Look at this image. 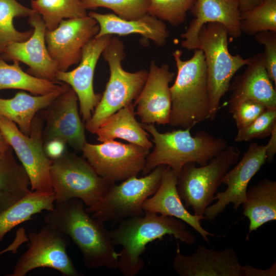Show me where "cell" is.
<instances>
[{
	"instance_id": "obj_1",
	"label": "cell",
	"mask_w": 276,
	"mask_h": 276,
	"mask_svg": "<svg viewBox=\"0 0 276 276\" xmlns=\"http://www.w3.org/2000/svg\"><path fill=\"white\" fill-rule=\"evenodd\" d=\"M43 222L70 238L81 252L85 265L90 269L118 268L119 254L104 222L93 217L80 199L55 203Z\"/></svg>"
},
{
	"instance_id": "obj_2",
	"label": "cell",
	"mask_w": 276,
	"mask_h": 276,
	"mask_svg": "<svg viewBox=\"0 0 276 276\" xmlns=\"http://www.w3.org/2000/svg\"><path fill=\"white\" fill-rule=\"evenodd\" d=\"M118 223L109 234L114 246L122 247L118 253V268L124 276H135L143 269L141 255L147 244L155 240H162L168 235L189 245L196 241L195 236L187 229L185 224L173 217L144 213Z\"/></svg>"
},
{
	"instance_id": "obj_3",
	"label": "cell",
	"mask_w": 276,
	"mask_h": 276,
	"mask_svg": "<svg viewBox=\"0 0 276 276\" xmlns=\"http://www.w3.org/2000/svg\"><path fill=\"white\" fill-rule=\"evenodd\" d=\"M141 125L152 135L154 145L153 151L147 156L142 171L144 175L158 166L166 165L178 177L186 164L205 165L228 146L224 138L204 130L192 136L191 128L161 133L153 124L141 123Z\"/></svg>"
},
{
	"instance_id": "obj_4",
	"label": "cell",
	"mask_w": 276,
	"mask_h": 276,
	"mask_svg": "<svg viewBox=\"0 0 276 276\" xmlns=\"http://www.w3.org/2000/svg\"><path fill=\"white\" fill-rule=\"evenodd\" d=\"M173 56L177 67L174 83L170 87L171 126L192 128L210 116L208 73L202 50H194L188 60L181 59L182 51L176 50Z\"/></svg>"
},
{
	"instance_id": "obj_5",
	"label": "cell",
	"mask_w": 276,
	"mask_h": 276,
	"mask_svg": "<svg viewBox=\"0 0 276 276\" xmlns=\"http://www.w3.org/2000/svg\"><path fill=\"white\" fill-rule=\"evenodd\" d=\"M124 49L123 42L117 37L112 36L102 53L109 66L110 76L91 118L84 125L85 129L92 134L110 116L133 103L146 82L148 71L129 72L123 68L122 63L126 56Z\"/></svg>"
},
{
	"instance_id": "obj_6",
	"label": "cell",
	"mask_w": 276,
	"mask_h": 276,
	"mask_svg": "<svg viewBox=\"0 0 276 276\" xmlns=\"http://www.w3.org/2000/svg\"><path fill=\"white\" fill-rule=\"evenodd\" d=\"M228 36L225 27L218 22L203 25L198 35V49L202 51L206 66L210 120L215 118L220 109V101L229 90L232 79L249 61V58L244 59L240 55H233L229 53Z\"/></svg>"
},
{
	"instance_id": "obj_7",
	"label": "cell",
	"mask_w": 276,
	"mask_h": 276,
	"mask_svg": "<svg viewBox=\"0 0 276 276\" xmlns=\"http://www.w3.org/2000/svg\"><path fill=\"white\" fill-rule=\"evenodd\" d=\"M50 176L55 202L77 198L87 207L98 202L114 184L99 176L83 157L67 150L52 160Z\"/></svg>"
},
{
	"instance_id": "obj_8",
	"label": "cell",
	"mask_w": 276,
	"mask_h": 276,
	"mask_svg": "<svg viewBox=\"0 0 276 276\" xmlns=\"http://www.w3.org/2000/svg\"><path fill=\"white\" fill-rule=\"evenodd\" d=\"M240 153L239 148L228 145L205 165L198 167L194 163L184 165L178 177L177 190L185 208L191 206L194 215L204 217L206 208L215 200L222 178L238 162Z\"/></svg>"
},
{
	"instance_id": "obj_9",
	"label": "cell",
	"mask_w": 276,
	"mask_h": 276,
	"mask_svg": "<svg viewBox=\"0 0 276 276\" xmlns=\"http://www.w3.org/2000/svg\"><path fill=\"white\" fill-rule=\"evenodd\" d=\"M167 166L159 165L144 176H132L117 185L93 205L85 208L103 222L119 223L127 218L143 216V205L158 189Z\"/></svg>"
},
{
	"instance_id": "obj_10",
	"label": "cell",
	"mask_w": 276,
	"mask_h": 276,
	"mask_svg": "<svg viewBox=\"0 0 276 276\" xmlns=\"http://www.w3.org/2000/svg\"><path fill=\"white\" fill-rule=\"evenodd\" d=\"M43 124L38 113L27 136L15 123L0 115V130L27 173L31 191L54 193L50 176L52 160L44 152L42 139Z\"/></svg>"
},
{
	"instance_id": "obj_11",
	"label": "cell",
	"mask_w": 276,
	"mask_h": 276,
	"mask_svg": "<svg viewBox=\"0 0 276 276\" xmlns=\"http://www.w3.org/2000/svg\"><path fill=\"white\" fill-rule=\"evenodd\" d=\"M28 249L19 257L9 276H25L34 269L47 267L64 276H82L66 251L68 237L45 224L37 232L28 235Z\"/></svg>"
},
{
	"instance_id": "obj_12",
	"label": "cell",
	"mask_w": 276,
	"mask_h": 276,
	"mask_svg": "<svg viewBox=\"0 0 276 276\" xmlns=\"http://www.w3.org/2000/svg\"><path fill=\"white\" fill-rule=\"evenodd\" d=\"M83 157L101 177L111 183L136 176L142 171L150 149L110 140L99 144L86 143Z\"/></svg>"
},
{
	"instance_id": "obj_13",
	"label": "cell",
	"mask_w": 276,
	"mask_h": 276,
	"mask_svg": "<svg viewBox=\"0 0 276 276\" xmlns=\"http://www.w3.org/2000/svg\"><path fill=\"white\" fill-rule=\"evenodd\" d=\"M98 24L91 17L62 20L55 29L45 32L48 51L59 71L78 64L86 44L98 34Z\"/></svg>"
},
{
	"instance_id": "obj_14",
	"label": "cell",
	"mask_w": 276,
	"mask_h": 276,
	"mask_svg": "<svg viewBox=\"0 0 276 276\" xmlns=\"http://www.w3.org/2000/svg\"><path fill=\"white\" fill-rule=\"evenodd\" d=\"M78 99L70 86L48 106L40 111L43 123V144L54 139L65 141L75 151H82L87 143L85 125L81 120Z\"/></svg>"
},
{
	"instance_id": "obj_15",
	"label": "cell",
	"mask_w": 276,
	"mask_h": 276,
	"mask_svg": "<svg viewBox=\"0 0 276 276\" xmlns=\"http://www.w3.org/2000/svg\"><path fill=\"white\" fill-rule=\"evenodd\" d=\"M265 163V146L251 143L241 159L222 178V184L226 185L227 188L216 193L214 200L218 201L206 208L204 215L206 219L214 220L231 203L237 211L246 200L249 181Z\"/></svg>"
},
{
	"instance_id": "obj_16",
	"label": "cell",
	"mask_w": 276,
	"mask_h": 276,
	"mask_svg": "<svg viewBox=\"0 0 276 276\" xmlns=\"http://www.w3.org/2000/svg\"><path fill=\"white\" fill-rule=\"evenodd\" d=\"M112 36L92 38L84 47L78 66L70 71H58L56 81L68 84L76 94L84 122L91 117L101 96L95 93L94 77L97 62Z\"/></svg>"
},
{
	"instance_id": "obj_17",
	"label": "cell",
	"mask_w": 276,
	"mask_h": 276,
	"mask_svg": "<svg viewBox=\"0 0 276 276\" xmlns=\"http://www.w3.org/2000/svg\"><path fill=\"white\" fill-rule=\"evenodd\" d=\"M28 22L33 27L31 37L24 41L9 43L0 58L26 64L29 67L27 73L33 76L57 81L56 75L59 71L47 49L45 25L41 15L35 12L29 16Z\"/></svg>"
},
{
	"instance_id": "obj_18",
	"label": "cell",
	"mask_w": 276,
	"mask_h": 276,
	"mask_svg": "<svg viewBox=\"0 0 276 276\" xmlns=\"http://www.w3.org/2000/svg\"><path fill=\"white\" fill-rule=\"evenodd\" d=\"M174 74L167 64L158 66L151 62L146 82L134 101L135 114L142 123L165 125L169 123L171 108L170 83Z\"/></svg>"
},
{
	"instance_id": "obj_19",
	"label": "cell",
	"mask_w": 276,
	"mask_h": 276,
	"mask_svg": "<svg viewBox=\"0 0 276 276\" xmlns=\"http://www.w3.org/2000/svg\"><path fill=\"white\" fill-rule=\"evenodd\" d=\"M190 11L195 18L180 35L183 39L182 47L189 51L198 49L199 31L208 23L223 25L228 36L233 38H237L242 34L240 0H196Z\"/></svg>"
},
{
	"instance_id": "obj_20",
	"label": "cell",
	"mask_w": 276,
	"mask_h": 276,
	"mask_svg": "<svg viewBox=\"0 0 276 276\" xmlns=\"http://www.w3.org/2000/svg\"><path fill=\"white\" fill-rule=\"evenodd\" d=\"M173 267L180 276H245L232 248L218 251L199 245L192 255L185 256L178 247Z\"/></svg>"
},
{
	"instance_id": "obj_21",
	"label": "cell",
	"mask_w": 276,
	"mask_h": 276,
	"mask_svg": "<svg viewBox=\"0 0 276 276\" xmlns=\"http://www.w3.org/2000/svg\"><path fill=\"white\" fill-rule=\"evenodd\" d=\"M244 71L234 78L230 84L231 95L228 101L231 113L234 108L246 100H253L267 108H276V91L264 66L262 53L249 58Z\"/></svg>"
},
{
	"instance_id": "obj_22",
	"label": "cell",
	"mask_w": 276,
	"mask_h": 276,
	"mask_svg": "<svg viewBox=\"0 0 276 276\" xmlns=\"http://www.w3.org/2000/svg\"><path fill=\"white\" fill-rule=\"evenodd\" d=\"M178 176L168 166L165 170L156 192L147 198L143 205L144 213H155L173 217L183 221L197 231L208 243V236L215 235L203 228L201 220L206 219L191 214L182 202L177 190Z\"/></svg>"
},
{
	"instance_id": "obj_23",
	"label": "cell",
	"mask_w": 276,
	"mask_h": 276,
	"mask_svg": "<svg viewBox=\"0 0 276 276\" xmlns=\"http://www.w3.org/2000/svg\"><path fill=\"white\" fill-rule=\"evenodd\" d=\"M88 15L95 19L99 26L96 38L108 35L139 34L151 40L157 46L163 47L166 44L170 36L164 21L148 13L139 18L131 20L123 19L114 13L102 14L91 11Z\"/></svg>"
},
{
	"instance_id": "obj_24",
	"label": "cell",
	"mask_w": 276,
	"mask_h": 276,
	"mask_svg": "<svg viewBox=\"0 0 276 276\" xmlns=\"http://www.w3.org/2000/svg\"><path fill=\"white\" fill-rule=\"evenodd\" d=\"M69 87L68 84L62 83L58 89L45 95L32 96L20 91L10 99L0 97V115L15 123L24 134L29 136L36 115Z\"/></svg>"
},
{
	"instance_id": "obj_25",
	"label": "cell",
	"mask_w": 276,
	"mask_h": 276,
	"mask_svg": "<svg viewBox=\"0 0 276 276\" xmlns=\"http://www.w3.org/2000/svg\"><path fill=\"white\" fill-rule=\"evenodd\" d=\"M134 108L133 103H130L107 118L95 132L97 140L102 143L121 139L145 148H152L153 144L149 134L135 119Z\"/></svg>"
},
{
	"instance_id": "obj_26",
	"label": "cell",
	"mask_w": 276,
	"mask_h": 276,
	"mask_svg": "<svg viewBox=\"0 0 276 276\" xmlns=\"http://www.w3.org/2000/svg\"><path fill=\"white\" fill-rule=\"evenodd\" d=\"M243 215L249 221L246 240L251 232L264 224L276 220V182L268 178L261 179L247 190L246 200L242 203Z\"/></svg>"
},
{
	"instance_id": "obj_27",
	"label": "cell",
	"mask_w": 276,
	"mask_h": 276,
	"mask_svg": "<svg viewBox=\"0 0 276 276\" xmlns=\"http://www.w3.org/2000/svg\"><path fill=\"white\" fill-rule=\"evenodd\" d=\"M30 187L28 174L11 147L0 154V213L28 194Z\"/></svg>"
},
{
	"instance_id": "obj_28",
	"label": "cell",
	"mask_w": 276,
	"mask_h": 276,
	"mask_svg": "<svg viewBox=\"0 0 276 276\" xmlns=\"http://www.w3.org/2000/svg\"><path fill=\"white\" fill-rule=\"evenodd\" d=\"M54 193L31 191L25 197L0 213V243L5 236L19 224L31 220L32 216L43 211L53 209Z\"/></svg>"
},
{
	"instance_id": "obj_29",
	"label": "cell",
	"mask_w": 276,
	"mask_h": 276,
	"mask_svg": "<svg viewBox=\"0 0 276 276\" xmlns=\"http://www.w3.org/2000/svg\"><path fill=\"white\" fill-rule=\"evenodd\" d=\"M62 83L33 76L22 70L19 62L13 61L9 64L0 58V90L20 89L33 95H43L58 89Z\"/></svg>"
},
{
	"instance_id": "obj_30",
	"label": "cell",
	"mask_w": 276,
	"mask_h": 276,
	"mask_svg": "<svg viewBox=\"0 0 276 276\" xmlns=\"http://www.w3.org/2000/svg\"><path fill=\"white\" fill-rule=\"evenodd\" d=\"M31 9L41 16L47 30H53L64 19L88 15L82 0H32Z\"/></svg>"
},
{
	"instance_id": "obj_31",
	"label": "cell",
	"mask_w": 276,
	"mask_h": 276,
	"mask_svg": "<svg viewBox=\"0 0 276 276\" xmlns=\"http://www.w3.org/2000/svg\"><path fill=\"white\" fill-rule=\"evenodd\" d=\"M34 12L17 0H0V56L9 43L24 41L31 37L33 28L28 31H18L13 25V20L17 17L29 16Z\"/></svg>"
},
{
	"instance_id": "obj_32",
	"label": "cell",
	"mask_w": 276,
	"mask_h": 276,
	"mask_svg": "<svg viewBox=\"0 0 276 276\" xmlns=\"http://www.w3.org/2000/svg\"><path fill=\"white\" fill-rule=\"evenodd\" d=\"M240 30L249 36L259 32H276V0H262L250 10L241 12Z\"/></svg>"
},
{
	"instance_id": "obj_33",
	"label": "cell",
	"mask_w": 276,
	"mask_h": 276,
	"mask_svg": "<svg viewBox=\"0 0 276 276\" xmlns=\"http://www.w3.org/2000/svg\"><path fill=\"white\" fill-rule=\"evenodd\" d=\"M196 0H149L147 13L177 27L183 24Z\"/></svg>"
},
{
	"instance_id": "obj_34",
	"label": "cell",
	"mask_w": 276,
	"mask_h": 276,
	"mask_svg": "<svg viewBox=\"0 0 276 276\" xmlns=\"http://www.w3.org/2000/svg\"><path fill=\"white\" fill-rule=\"evenodd\" d=\"M86 10L104 7L124 19L139 18L147 14L149 0H82Z\"/></svg>"
},
{
	"instance_id": "obj_35",
	"label": "cell",
	"mask_w": 276,
	"mask_h": 276,
	"mask_svg": "<svg viewBox=\"0 0 276 276\" xmlns=\"http://www.w3.org/2000/svg\"><path fill=\"white\" fill-rule=\"evenodd\" d=\"M276 128V108L266 110L247 126L238 130L235 137L237 142H248L269 136Z\"/></svg>"
},
{
	"instance_id": "obj_36",
	"label": "cell",
	"mask_w": 276,
	"mask_h": 276,
	"mask_svg": "<svg viewBox=\"0 0 276 276\" xmlns=\"http://www.w3.org/2000/svg\"><path fill=\"white\" fill-rule=\"evenodd\" d=\"M255 40L259 44L264 45L262 53L265 67L268 75L276 85V32L265 31L255 35Z\"/></svg>"
},
{
	"instance_id": "obj_37",
	"label": "cell",
	"mask_w": 276,
	"mask_h": 276,
	"mask_svg": "<svg viewBox=\"0 0 276 276\" xmlns=\"http://www.w3.org/2000/svg\"><path fill=\"white\" fill-rule=\"evenodd\" d=\"M267 109L262 104L253 101H244L231 112L238 130L244 128L261 115Z\"/></svg>"
},
{
	"instance_id": "obj_38",
	"label": "cell",
	"mask_w": 276,
	"mask_h": 276,
	"mask_svg": "<svg viewBox=\"0 0 276 276\" xmlns=\"http://www.w3.org/2000/svg\"><path fill=\"white\" fill-rule=\"evenodd\" d=\"M67 144L61 139H54L43 144V149L47 156L51 160L61 156L66 150Z\"/></svg>"
},
{
	"instance_id": "obj_39",
	"label": "cell",
	"mask_w": 276,
	"mask_h": 276,
	"mask_svg": "<svg viewBox=\"0 0 276 276\" xmlns=\"http://www.w3.org/2000/svg\"><path fill=\"white\" fill-rule=\"evenodd\" d=\"M245 276H275V262L268 269H261L250 265L243 266Z\"/></svg>"
},
{
	"instance_id": "obj_40",
	"label": "cell",
	"mask_w": 276,
	"mask_h": 276,
	"mask_svg": "<svg viewBox=\"0 0 276 276\" xmlns=\"http://www.w3.org/2000/svg\"><path fill=\"white\" fill-rule=\"evenodd\" d=\"M265 146L266 163H272L276 153V128L272 131L268 143Z\"/></svg>"
},
{
	"instance_id": "obj_41",
	"label": "cell",
	"mask_w": 276,
	"mask_h": 276,
	"mask_svg": "<svg viewBox=\"0 0 276 276\" xmlns=\"http://www.w3.org/2000/svg\"><path fill=\"white\" fill-rule=\"evenodd\" d=\"M262 0H240L241 12L250 10L259 5Z\"/></svg>"
},
{
	"instance_id": "obj_42",
	"label": "cell",
	"mask_w": 276,
	"mask_h": 276,
	"mask_svg": "<svg viewBox=\"0 0 276 276\" xmlns=\"http://www.w3.org/2000/svg\"><path fill=\"white\" fill-rule=\"evenodd\" d=\"M11 147L0 130V154L6 152Z\"/></svg>"
},
{
	"instance_id": "obj_43",
	"label": "cell",
	"mask_w": 276,
	"mask_h": 276,
	"mask_svg": "<svg viewBox=\"0 0 276 276\" xmlns=\"http://www.w3.org/2000/svg\"><path fill=\"white\" fill-rule=\"evenodd\" d=\"M8 251H9V250L7 247L5 249H3L2 251H0V255Z\"/></svg>"
}]
</instances>
